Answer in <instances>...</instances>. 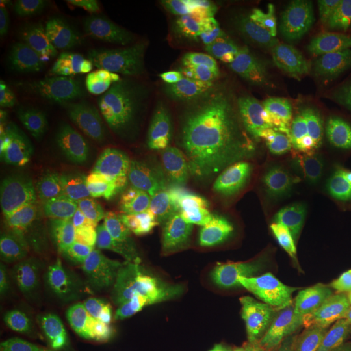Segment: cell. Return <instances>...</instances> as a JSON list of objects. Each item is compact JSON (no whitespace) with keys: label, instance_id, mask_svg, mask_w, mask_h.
<instances>
[{"label":"cell","instance_id":"3","mask_svg":"<svg viewBox=\"0 0 351 351\" xmlns=\"http://www.w3.org/2000/svg\"><path fill=\"white\" fill-rule=\"evenodd\" d=\"M70 230L127 256L148 261L195 247L212 238V225L195 200L178 192H121L64 208Z\"/></svg>","mask_w":351,"mask_h":351},{"label":"cell","instance_id":"14","mask_svg":"<svg viewBox=\"0 0 351 351\" xmlns=\"http://www.w3.org/2000/svg\"><path fill=\"white\" fill-rule=\"evenodd\" d=\"M140 351H213L204 337L168 309H156L145 322Z\"/></svg>","mask_w":351,"mask_h":351},{"label":"cell","instance_id":"13","mask_svg":"<svg viewBox=\"0 0 351 351\" xmlns=\"http://www.w3.org/2000/svg\"><path fill=\"white\" fill-rule=\"evenodd\" d=\"M0 351H73V348L39 311L25 306L15 315L10 311H2Z\"/></svg>","mask_w":351,"mask_h":351},{"label":"cell","instance_id":"7","mask_svg":"<svg viewBox=\"0 0 351 351\" xmlns=\"http://www.w3.org/2000/svg\"><path fill=\"white\" fill-rule=\"evenodd\" d=\"M21 155L29 173L56 182L96 181L114 158L93 132L57 104L29 114Z\"/></svg>","mask_w":351,"mask_h":351},{"label":"cell","instance_id":"8","mask_svg":"<svg viewBox=\"0 0 351 351\" xmlns=\"http://www.w3.org/2000/svg\"><path fill=\"white\" fill-rule=\"evenodd\" d=\"M112 73L122 99L142 124H174L205 108V95L197 83L150 44L122 49Z\"/></svg>","mask_w":351,"mask_h":351},{"label":"cell","instance_id":"2","mask_svg":"<svg viewBox=\"0 0 351 351\" xmlns=\"http://www.w3.org/2000/svg\"><path fill=\"white\" fill-rule=\"evenodd\" d=\"M219 148L245 173L322 191L351 189V104L304 122H232Z\"/></svg>","mask_w":351,"mask_h":351},{"label":"cell","instance_id":"4","mask_svg":"<svg viewBox=\"0 0 351 351\" xmlns=\"http://www.w3.org/2000/svg\"><path fill=\"white\" fill-rule=\"evenodd\" d=\"M173 296L215 339L234 351H261L262 315L256 296L236 263L205 254L166 262Z\"/></svg>","mask_w":351,"mask_h":351},{"label":"cell","instance_id":"17","mask_svg":"<svg viewBox=\"0 0 351 351\" xmlns=\"http://www.w3.org/2000/svg\"><path fill=\"white\" fill-rule=\"evenodd\" d=\"M25 46L19 23L10 15L0 19V90L8 93L23 73Z\"/></svg>","mask_w":351,"mask_h":351},{"label":"cell","instance_id":"15","mask_svg":"<svg viewBox=\"0 0 351 351\" xmlns=\"http://www.w3.org/2000/svg\"><path fill=\"white\" fill-rule=\"evenodd\" d=\"M41 257V244L25 218L2 200L0 204V265L3 269H29Z\"/></svg>","mask_w":351,"mask_h":351},{"label":"cell","instance_id":"11","mask_svg":"<svg viewBox=\"0 0 351 351\" xmlns=\"http://www.w3.org/2000/svg\"><path fill=\"white\" fill-rule=\"evenodd\" d=\"M295 184L261 173H244L228 179L215 194V219L236 238L258 236L287 207L301 202Z\"/></svg>","mask_w":351,"mask_h":351},{"label":"cell","instance_id":"5","mask_svg":"<svg viewBox=\"0 0 351 351\" xmlns=\"http://www.w3.org/2000/svg\"><path fill=\"white\" fill-rule=\"evenodd\" d=\"M210 72L221 91L265 106L315 112L335 99L327 82L256 41L218 43L210 54Z\"/></svg>","mask_w":351,"mask_h":351},{"label":"cell","instance_id":"9","mask_svg":"<svg viewBox=\"0 0 351 351\" xmlns=\"http://www.w3.org/2000/svg\"><path fill=\"white\" fill-rule=\"evenodd\" d=\"M232 165L225 150L202 135L161 129L145 140L125 182L132 189L174 192L223 181L231 174Z\"/></svg>","mask_w":351,"mask_h":351},{"label":"cell","instance_id":"16","mask_svg":"<svg viewBox=\"0 0 351 351\" xmlns=\"http://www.w3.org/2000/svg\"><path fill=\"white\" fill-rule=\"evenodd\" d=\"M173 10L192 19L204 20L226 33L251 29V15L239 0H171L166 2Z\"/></svg>","mask_w":351,"mask_h":351},{"label":"cell","instance_id":"1","mask_svg":"<svg viewBox=\"0 0 351 351\" xmlns=\"http://www.w3.org/2000/svg\"><path fill=\"white\" fill-rule=\"evenodd\" d=\"M252 285L278 326L314 339L351 276V212L324 199L287 207L245 247Z\"/></svg>","mask_w":351,"mask_h":351},{"label":"cell","instance_id":"6","mask_svg":"<svg viewBox=\"0 0 351 351\" xmlns=\"http://www.w3.org/2000/svg\"><path fill=\"white\" fill-rule=\"evenodd\" d=\"M47 90L57 106L93 132L112 156L143 137L142 122L127 108L112 67L104 60L78 59L57 65L47 78Z\"/></svg>","mask_w":351,"mask_h":351},{"label":"cell","instance_id":"10","mask_svg":"<svg viewBox=\"0 0 351 351\" xmlns=\"http://www.w3.org/2000/svg\"><path fill=\"white\" fill-rule=\"evenodd\" d=\"M43 291L57 313L91 351H99L119 326L121 301L108 276L77 267H52Z\"/></svg>","mask_w":351,"mask_h":351},{"label":"cell","instance_id":"12","mask_svg":"<svg viewBox=\"0 0 351 351\" xmlns=\"http://www.w3.org/2000/svg\"><path fill=\"white\" fill-rule=\"evenodd\" d=\"M109 0H46L34 13V26L49 41H73L99 34L116 16Z\"/></svg>","mask_w":351,"mask_h":351}]
</instances>
